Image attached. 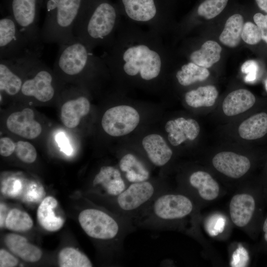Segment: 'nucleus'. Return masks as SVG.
<instances>
[{
	"instance_id": "nucleus-1",
	"label": "nucleus",
	"mask_w": 267,
	"mask_h": 267,
	"mask_svg": "<svg viewBox=\"0 0 267 267\" xmlns=\"http://www.w3.org/2000/svg\"><path fill=\"white\" fill-rule=\"evenodd\" d=\"M161 36L130 22L121 23L102 58L107 66L120 68L129 77L152 81L161 74L165 62Z\"/></svg>"
},
{
	"instance_id": "nucleus-2",
	"label": "nucleus",
	"mask_w": 267,
	"mask_h": 267,
	"mask_svg": "<svg viewBox=\"0 0 267 267\" xmlns=\"http://www.w3.org/2000/svg\"><path fill=\"white\" fill-rule=\"evenodd\" d=\"M117 2L111 0H85L75 21L73 34L89 49L113 43L121 23Z\"/></svg>"
},
{
	"instance_id": "nucleus-3",
	"label": "nucleus",
	"mask_w": 267,
	"mask_h": 267,
	"mask_svg": "<svg viewBox=\"0 0 267 267\" xmlns=\"http://www.w3.org/2000/svg\"><path fill=\"white\" fill-rule=\"evenodd\" d=\"M78 220L89 236L97 240L112 242L123 252L125 238L136 227L128 219L94 208L83 210Z\"/></svg>"
},
{
	"instance_id": "nucleus-4",
	"label": "nucleus",
	"mask_w": 267,
	"mask_h": 267,
	"mask_svg": "<svg viewBox=\"0 0 267 267\" xmlns=\"http://www.w3.org/2000/svg\"><path fill=\"white\" fill-rule=\"evenodd\" d=\"M85 0H44L41 36L44 44H58L74 37L75 21Z\"/></svg>"
},
{
	"instance_id": "nucleus-5",
	"label": "nucleus",
	"mask_w": 267,
	"mask_h": 267,
	"mask_svg": "<svg viewBox=\"0 0 267 267\" xmlns=\"http://www.w3.org/2000/svg\"><path fill=\"white\" fill-rule=\"evenodd\" d=\"M193 210L188 197L166 191L158 196L134 223L143 228L162 230L171 222L186 217Z\"/></svg>"
},
{
	"instance_id": "nucleus-6",
	"label": "nucleus",
	"mask_w": 267,
	"mask_h": 267,
	"mask_svg": "<svg viewBox=\"0 0 267 267\" xmlns=\"http://www.w3.org/2000/svg\"><path fill=\"white\" fill-rule=\"evenodd\" d=\"M54 71L68 79H77L88 72L104 69L106 64L76 37L58 44Z\"/></svg>"
},
{
	"instance_id": "nucleus-7",
	"label": "nucleus",
	"mask_w": 267,
	"mask_h": 267,
	"mask_svg": "<svg viewBox=\"0 0 267 267\" xmlns=\"http://www.w3.org/2000/svg\"><path fill=\"white\" fill-rule=\"evenodd\" d=\"M166 191L161 181L149 179L131 183L119 194L109 197L114 213L134 222L158 196Z\"/></svg>"
},
{
	"instance_id": "nucleus-8",
	"label": "nucleus",
	"mask_w": 267,
	"mask_h": 267,
	"mask_svg": "<svg viewBox=\"0 0 267 267\" xmlns=\"http://www.w3.org/2000/svg\"><path fill=\"white\" fill-rule=\"evenodd\" d=\"M44 0H2V6L10 15L28 41L43 50L44 43L39 27L40 13Z\"/></svg>"
},
{
	"instance_id": "nucleus-9",
	"label": "nucleus",
	"mask_w": 267,
	"mask_h": 267,
	"mask_svg": "<svg viewBox=\"0 0 267 267\" xmlns=\"http://www.w3.org/2000/svg\"><path fill=\"white\" fill-rule=\"evenodd\" d=\"M165 0H118L122 15L128 22L148 26L150 31L162 34V20Z\"/></svg>"
},
{
	"instance_id": "nucleus-10",
	"label": "nucleus",
	"mask_w": 267,
	"mask_h": 267,
	"mask_svg": "<svg viewBox=\"0 0 267 267\" xmlns=\"http://www.w3.org/2000/svg\"><path fill=\"white\" fill-rule=\"evenodd\" d=\"M42 50L34 46L8 14L0 20V59H11L36 54Z\"/></svg>"
},
{
	"instance_id": "nucleus-11",
	"label": "nucleus",
	"mask_w": 267,
	"mask_h": 267,
	"mask_svg": "<svg viewBox=\"0 0 267 267\" xmlns=\"http://www.w3.org/2000/svg\"><path fill=\"white\" fill-rule=\"evenodd\" d=\"M41 57L33 54L15 59H0V91L10 96L18 94L24 81L23 75H27Z\"/></svg>"
},
{
	"instance_id": "nucleus-12",
	"label": "nucleus",
	"mask_w": 267,
	"mask_h": 267,
	"mask_svg": "<svg viewBox=\"0 0 267 267\" xmlns=\"http://www.w3.org/2000/svg\"><path fill=\"white\" fill-rule=\"evenodd\" d=\"M20 92L24 96L33 97L41 102L50 100L55 95L54 76L41 59L28 73Z\"/></svg>"
},
{
	"instance_id": "nucleus-13",
	"label": "nucleus",
	"mask_w": 267,
	"mask_h": 267,
	"mask_svg": "<svg viewBox=\"0 0 267 267\" xmlns=\"http://www.w3.org/2000/svg\"><path fill=\"white\" fill-rule=\"evenodd\" d=\"M139 121V114L134 108L126 105H118L109 108L104 113L101 125L109 135L121 136L133 132Z\"/></svg>"
},
{
	"instance_id": "nucleus-14",
	"label": "nucleus",
	"mask_w": 267,
	"mask_h": 267,
	"mask_svg": "<svg viewBox=\"0 0 267 267\" xmlns=\"http://www.w3.org/2000/svg\"><path fill=\"white\" fill-rule=\"evenodd\" d=\"M129 184L120 169L112 166L101 167L92 180L93 186L108 196L119 194Z\"/></svg>"
},
{
	"instance_id": "nucleus-15",
	"label": "nucleus",
	"mask_w": 267,
	"mask_h": 267,
	"mask_svg": "<svg viewBox=\"0 0 267 267\" xmlns=\"http://www.w3.org/2000/svg\"><path fill=\"white\" fill-rule=\"evenodd\" d=\"M33 111L25 108L11 114L6 120V127L12 133L27 139L37 137L41 133L40 124L34 119Z\"/></svg>"
},
{
	"instance_id": "nucleus-16",
	"label": "nucleus",
	"mask_w": 267,
	"mask_h": 267,
	"mask_svg": "<svg viewBox=\"0 0 267 267\" xmlns=\"http://www.w3.org/2000/svg\"><path fill=\"white\" fill-rule=\"evenodd\" d=\"M212 163L217 171L233 178L242 177L251 166L250 161L247 157L229 151L217 154L213 158Z\"/></svg>"
},
{
	"instance_id": "nucleus-17",
	"label": "nucleus",
	"mask_w": 267,
	"mask_h": 267,
	"mask_svg": "<svg viewBox=\"0 0 267 267\" xmlns=\"http://www.w3.org/2000/svg\"><path fill=\"white\" fill-rule=\"evenodd\" d=\"M165 129L170 143L178 146L187 139L194 140L198 135L200 128L198 123L191 118L183 117L168 121Z\"/></svg>"
},
{
	"instance_id": "nucleus-18",
	"label": "nucleus",
	"mask_w": 267,
	"mask_h": 267,
	"mask_svg": "<svg viewBox=\"0 0 267 267\" xmlns=\"http://www.w3.org/2000/svg\"><path fill=\"white\" fill-rule=\"evenodd\" d=\"M142 146L148 159L154 165L163 167L171 160L173 151L164 138L152 134L145 136L142 141Z\"/></svg>"
},
{
	"instance_id": "nucleus-19",
	"label": "nucleus",
	"mask_w": 267,
	"mask_h": 267,
	"mask_svg": "<svg viewBox=\"0 0 267 267\" xmlns=\"http://www.w3.org/2000/svg\"><path fill=\"white\" fill-rule=\"evenodd\" d=\"M255 209L254 198L248 194L234 195L229 204V212L232 222L238 227L246 225L251 220Z\"/></svg>"
},
{
	"instance_id": "nucleus-20",
	"label": "nucleus",
	"mask_w": 267,
	"mask_h": 267,
	"mask_svg": "<svg viewBox=\"0 0 267 267\" xmlns=\"http://www.w3.org/2000/svg\"><path fill=\"white\" fill-rule=\"evenodd\" d=\"M119 167L129 183L150 179L149 170L143 161L133 154L127 153L123 156L120 159Z\"/></svg>"
},
{
	"instance_id": "nucleus-21",
	"label": "nucleus",
	"mask_w": 267,
	"mask_h": 267,
	"mask_svg": "<svg viewBox=\"0 0 267 267\" xmlns=\"http://www.w3.org/2000/svg\"><path fill=\"white\" fill-rule=\"evenodd\" d=\"M90 110V102L84 96L65 102L61 109V120L69 128H74L79 124L81 118Z\"/></svg>"
},
{
	"instance_id": "nucleus-22",
	"label": "nucleus",
	"mask_w": 267,
	"mask_h": 267,
	"mask_svg": "<svg viewBox=\"0 0 267 267\" xmlns=\"http://www.w3.org/2000/svg\"><path fill=\"white\" fill-rule=\"evenodd\" d=\"M256 102L254 95L246 89H238L229 93L222 102V110L228 116L244 112L251 108Z\"/></svg>"
},
{
	"instance_id": "nucleus-23",
	"label": "nucleus",
	"mask_w": 267,
	"mask_h": 267,
	"mask_svg": "<svg viewBox=\"0 0 267 267\" xmlns=\"http://www.w3.org/2000/svg\"><path fill=\"white\" fill-rule=\"evenodd\" d=\"M4 243L12 253L25 261L36 262L42 256V252L40 248L19 234L10 233L6 235Z\"/></svg>"
},
{
	"instance_id": "nucleus-24",
	"label": "nucleus",
	"mask_w": 267,
	"mask_h": 267,
	"mask_svg": "<svg viewBox=\"0 0 267 267\" xmlns=\"http://www.w3.org/2000/svg\"><path fill=\"white\" fill-rule=\"evenodd\" d=\"M57 205V201L54 197L47 196L43 199L38 208V221L40 225L47 231H57L64 224V219L56 216L54 212Z\"/></svg>"
},
{
	"instance_id": "nucleus-25",
	"label": "nucleus",
	"mask_w": 267,
	"mask_h": 267,
	"mask_svg": "<svg viewBox=\"0 0 267 267\" xmlns=\"http://www.w3.org/2000/svg\"><path fill=\"white\" fill-rule=\"evenodd\" d=\"M190 185L197 190L199 196L207 201H212L219 195L220 186L218 182L208 173L198 171L189 177Z\"/></svg>"
},
{
	"instance_id": "nucleus-26",
	"label": "nucleus",
	"mask_w": 267,
	"mask_h": 267,
	"mask_svg": "<svg viewBox=\"0 0 267 267\" xmlns=\"http://www.w3.org/2000/svg\"><path fill=\"white\" fill-rule=\"evenodd\" d=\"M222 50V47L217 42L207 41L201 45L200 49L190 53V62L209 68L220 60Z\"/></svg>"
},
{
	"instance_id": "nucleus-27",
	"label": "nucleus",
	"mask_w": 267,
	"mask_h": 267,
	"mask_svg": "<svg viewBox=\"0 0 267 267\" xmlns=\"http://www.w3.org/2000/svg\"><path fill=\"white\" fill-rule=\"evenodd\" d=\"M240 137L254 140L264 136L267 133V114H256L244 121L238 128Z\"/></svg>"
},
{
	"instance_id": "nucleus-28",
	"label": "nucleus",
	"mask_w": 267,
	"mask_h": 267,
	"mask_svg": "<svg viewBox=\"0 0 267 267\" xmlns=\"http://www.w3.org/2000/svg\"><path fill=\"white\" fill-rule=\"evenodd\" d=\"M244 24L243 17L241 15L235 14L230 16L220 35V42L229 47L237 46L241 41Z\"/></svg>"
},
{
	"instance_id": "nucleus-29",
	"label": "nucleus",
	"mask_w": 267,
	"mask_h": 267,
	"mask_svg": "<svg viewBox=\"0 0 267 267\" xmlns=\"http://www.w3.org/2000/svg\"><path fill=\"white\" fill-rule=\"evenodd\" d=\"M218 96V91L212 85L200 87L187 91L184 96L187 104L193 108L213 106Z\"/></svg>"
},
{
	"instance_id": "nucleus-30",
	"label": "nucleus",
	"mask_w": 267,
	"mask_h": 267,
	"mask_svg": "<svg viewBox=\"0 0 267 267\" xmlns=\"http://www.w3.org/2000/svg\"><path fill=\"white\" fill-rule=\"evenodd\" d=\"M210 75L207 68L199 66L192 62L183 64L176 73L179 84L183 86L191 85L198 81L207 79Z\"/></svg>"
},
{
	"instance_id": "nucleus-31",
	"label": "nucleus",
	"mask_w": 267,
	"mask_h": 267,
	"mask_svg": "<svg viewBox=\"0 0 267 267\" xmlns=\"http://www.w3.org/2000/svg\"><path fill=\"white\" fill-rule=\"evenodd\" d=\"M58 264L60 267H91L92 264L84 253L73 247L62 249L58 255Z\"/></svg>"
},
{
	"instance_id": "nucleus-32",
	"label": "nucleus",
	"mask_w": 267,
	"mask_h": 267,
	"mask_svg": "<svg viewBox=\"0 0 267 267\" xmlns=\"http://www.w3.org/2000/svg\"><path fill=\"white\" fill-rule=\"evenodd\" d=\"M6 227L15 231H25L33 225V220L26 212L18 209L11 210L5 220Z\"/></svg>"
},
{
	"instance_id": "nucleus-33",
	"label": "nucleus",
	"mask_w": 267,
	"mask_h": 267,
	"mask_svg": "<svg viewBox=\"0 0 267 267\" xmlns=\"http://www.w3.org/2000/svg\"><path fill=\"white\" fill-rule=\"evenodd\" d=\"M228 0H205L197 8V13L206 19H212L220 14Z\"/></svg>"
},
{
	"instance_id": "nucleus-34",
	"label": "nucleus",
	"mask_w": 267,
	"mask_h": 267,
	"mask_svg": "<svg viewBox=\"0 0 267 267\" xmlns=\"http://www.w3.org/2000/svg\"><path fill=\"white\" fill-rule=\"evenodd\" d=\"M15 152L17 157L26 163H33L37 156L35 147L28 141H19L16 142Z\"/></svg>"
},
{
	"instance_id": "nucleus-35",
	"label": "nucleus",
	"mask_w": 267,
	"mask_h": 267,
	"mask_svg": "<svg viewBox=\"0 0 267 267\" xmlns=\"http://www.w3.org/2000/svg\"><path fill=\"white\" fill-rule=\"evenodd\" d=\"M241 39L249 44H256L262 39L261 32L257 25L251 22L244 24Z\"/></svg>"
},
{
	"instance_id": "nucleus-36",
	"label": "nucleus",
	"mask_w": 267,
	"mask_h": 267,
	"mask_svg": "<svg viewBox=\"0 0 267 267\" xmlns=\"http://www.w3.org/2000/svg\"><path fill=\"white\" fill-rule=\"evenodd\" d=\"M259 69L258 63L253 60L245 62L241 67V72L246 74L244 80L246 83H251L255 81Z\"/></svg>"
},
{
	"instance_id": "nucleus-37",
	"label": "nucleus",
	"mask_w": 267,
	"mask_h": 267,
	"mask_svg": "<svg viewBox=\"0 0 267 267\" xmlns=\"http://www.w3.org/2000/svg\"><path fill=\"white\" fill-rule=\"evenodd\" d=\"M15 143L9 137H4L0 139V154L3 157L11 155L15 151Z\"/></svg>"
},
{
	"instance_id": "nucleus-38",
	"label": "nucleus",
	"mask_w": 267,
	"mask_h": 267,
	"mask_svg": "<svg viewBox=\"0 0 267 267\" xmlns=\"http://www.w3.org/2000/svg\"><path fill=\"white\" fill-rule=\"evenodd\" d=\"M253 19L261 32L262 39L267 44V15L257 13L254 15Z\"/></svg>"
},
{
	"instance_id": "nucleus-39",
	"label": "nucleus",
	"mask_w": 267,
	"mask_h": 267,
	"mask_svg": "<svg viewBox=\"0 0 267 267\" xmlns=\"http://www.w3.org/2000/svg\"><path fill=\"white\" fill-rule=\"evenodd\" d=\"M18 263L17 258L4 249L0 250V267H13Z\"/></svg>"
},
{
	"instance_id": "nucleus-40",
	"label": "nucleus",
	"mask_w": 267,
	"mask_h": 267,
	"mask_svg": "<svg viewBox=\"0 0 267 267\" xmlns=\"http://www.w3.org/2000/svg\"><path fill=\"white\" fill-rule=\"evenodd\" d=\"M56 140L61 150L67 155H70L72 151L71 147L65 135L62 133H59L56 135Z\"/></svg>"
},
{
	"instance_id": "nucleus-41",
	"label": "nucleus",
	"mask_w": 267,
	"mask_h": 267,
	"mask_svg": "<svg viewBox=\"0 0 267 267\" xmlns=\"http://www.w3.org/2000/svg\"><path fill=\"white\" fill-rule=\"evenodd\" d=\"M256 1L260 8L267 13V0H256Z\"/></svg>"
},
{
	"instance_id": "nucleus-42",
	"label": "nucleus",
	"mask_w": 267,
	"mask_h": 267,
	"mask_svg": "<svg viewBox=\"0 0 267 267\" xmlns=\"http://www.w3.org/2000/svg\"><path fill=\"white\" fill-rule=\"evenodd\" d=\"M263 231L264 232V237L265 240L267 242V218L265 221L263 225Z\"/></svg>"
},
{
	"instance_id": "nucleus-43",
	"label": "nucleus",
	"mask_w": 267,
	"mask_h": 267,
	"mask_svg": "<svg viewBox=\"0 0 267 267\" xmlns=\"http://www.w3.org/2000/svg\"><path fill=\"white\" fill-rule=\"evenodd\" d=\"M265 86L266 89L267 91V79L265 81Z\"/></svg>"
}]
</instances>
